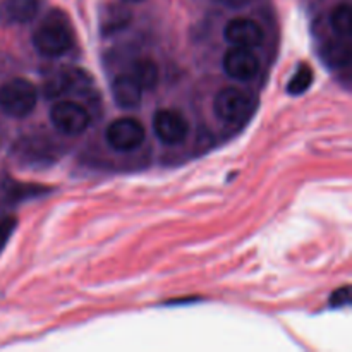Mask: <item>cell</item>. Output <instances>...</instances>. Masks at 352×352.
Masks as SVG:
<instances>
[{
	"instance_id": "7",
	"label": "cell",
	"mask_w": 352,
	"mask_h": 352,
	"mask_svg": "<svg viewBox=\"0 0 352 352\" xmlns=\"http://www.w3.org/2000/svg\"><path fill=\"white\" fill-rule=\"evenodd\" d=\"M223 71L237 81H250L260 71V60L251 48L232 47L223 55Z\"/></svg>"
},
{
	"instance_id": "5",
	"label": "cell",
	"mask_w": 352,
	"mask_h": 352,
	"mask_svg": "<svg viewBox=\"0 0 352 352\" xmlns=\"http://www.w3.org/2000/svg\"><path fill=\"white\" fill-rule=\"evenodd\" d=\"M251 109V98L239 88H222L213 100V110L220 120L227 124H237L248 116Z\"/></svg>"
},
{
	"instance_id": "3",
	"label": "cell",
	"mask_w": 352,
	"mask_h": 352,
	"mask_svg": "<svg viewBox=\"0 0 352 352\" xmlns=\"http://www.w3.org/2000/svg\"><path fill=\"white\" fill-rule=\"evenodd\" d=\"M50 120L57 131L67 134V136H76L88 129L91 124V116L81 103L64 100L52 107Z\"/></svg>"
},
{
	"instance_id": "1",
	"label": "cell",
	"mask_w": 352,
	"mask_h": 352,
	"mask_svg": "<svg viewBox=\"0 0 352 352\" xmlns=\"http://www.w3.org/2000/svg\"><path fill=\"white\" fill-rule=\"evenodd\" d=\"M74 43L71 24L65 14L54 10L48 14L33 33V47L43 57L54 58L64 55Z\"/></svg>"
},
{
	"instance_id": "15",
	"label": "cell",
	"mask_w": 352,
	"mask_h": 352,
	"mask_svg": "<svg viewBox=\"0 0 352 352\" xmlns=\"http://www.w3.org/2000/svg\"><path fill=\"white\" fill-rule=\"evenodd\" d=\"M330 26L337 36H351V6L339 3L330 14Z\"/></svg>"
},
{
	"instance_id": "2",
	"label": "cell",
	"mask_w": 352,
	"mask_h": 352,
	"mask_svg": "<svg viewBox=\"0 0 352 352\" xmlns=\"http://www.w3.org/2000/svg\"><path fill=\"white\" fill-rule=\"evenodd\" d=\"M38 102L36 86L24 78L9 79L0 86V110L14 119H24Z\"/></svg>"
},
{
	"instance_id": "20",
	"label": "cell",
	"mask_w": 352,
	"mask_h": 352,
	"mask_svg": "<svg viewBox=\"0 0 352 352\" xmlns=\"http://www.w3.org/2000/svg\"><path fill=\"white\" fill-rule=\"evenodd\" d=\"M122 2H126V3H140V2H143V0H122Z\"/></svg>"
},
{
	"instance_id": "19",
	"label": "cell",
	"mask_w": 352,
	"mask_h": 352,
	"mask_svg": "<svg viewBox=\"0 0 352 352\" xmlns=\"http://www.w3.org/2000/svg\"><path fill=\"white\" fill-rule=\"evenodd\" d=\"M217 2L222 3V6H227V7H244V6H248V3L256 2V0H217Z\"/></svg>"
},
{
	"instance_id": "11",
	"label": "cell",
	"mask_w": 352,
	"mask_h": 352,
	"mask_svg": "<svg viewBox=\"0 0 352 352\" xmlns=\"http://www.w3.org/2000/svg\"><path fill=\"white\" fill-rule=\"evenodd\" d=\"M81 71L78 69H60V71L54 72L50 78H47L43 85V93L47 98H57V96L65 95L71 91L72 88H79L81 82L88 81V76L79 78Z\"/></svg>"
},
{
	"instance_id": "17",
	"label": "cell",
	"mask_w": 352,
	"mask_h": 352,
	"mask_svg": "<svg viewBox=\"0 0 352 352\" xmlns=\"http://www.w3.org/2000/svg\"><path fill=\"white\" fill-rule=\"evenodd\" d=\"M17 222L16 219H10V217H6V219H0V253L3 251L6 244L9 243L10 236H12L14 229H16Z\"/></svg>"
},
{
	"instance_id": "12",
	"label": "cell",
	"mask_w": 352,
	"mask_h": 352,
	"mask_svg": "<svg viewBox=\"0 0 352 352\" xmlns=\"http://www.w3.org/2000/svg\"><path fill=\"white\" fill-rule=\"evenodd\" d=\"M320 55H322V58L330 67H347L351 62L349 38L337 36L325 41Z\"/></svg>"
},
{
	"instance_id": "6",
	"label": "cell",
	"mask_w": 352,
	"mask_h": 352,
	"mask_svg": "<svg viewBox=\"0 0 352 352\" xmlns=\"http://www.w3.org/2000/svg\"><path fill=\"white\" fill-rule=\"evenodd\" d=\"M153 131L162 143L179 144L188 138L189 124L177 110L162 109L153 117Z\"/></svg>"
},
{
	"instance_id": "8",
	"label": "cell",
	"mask_w": 352,
	"mask_h": 352,
	"mask_svg": "<svg viewBox=\"0 0 352 352\" xmlns=\"http://www.w3.org/2000/svg\"><path fill=\"white\" fill-rule=\"evenodd\" d=\"M223 36L234 47L254 48L258 45H261L265 33L260 24L254 19H250V17H236V19H230L226 24Z\"/></svg>"
},
{
	"instance_id": "16",
	"label": "cell",
	"mask_w": 352,
	"mask_h": 352,
	"mask_svg": "<svg viewBox=\"0 0 352 352\" xmlns=\"http://www.w3.org/2000/svg\"><path fill=\"white\" fill-rule=\"evenodd\" d=\"M311 82H313V69L309 67L308 64H301L298 71L294 72V76L291 78V81L287 82L289 95H302V93L311 86Z\"/></svg>"
},
{
	"instance_id": "9",
	"label": "cell",
	"mask_w": 352,
	"mask_h": 352,
	"mask_svg": "<svg viewBox=\"0 0 352 352\" xmlns=\"http://www.w3.org/2000/svg\"><path fill=\"white\" fill-rule=\"evenodd\" d=\"M41 0H0V24L21 26L28 24L40 14Z\"/></svg>"
},
{
	"instance_id": "4",
	"label": "cell",
	"mask_w": 352,
	"mask_h": 352,
	"mask_svg": "<svg viewBox=\"0 0 352 352\" xmlns=\"http://www.w3.org/2000/svg\"><path fill=\"white\" fill-rule=\"evenodd\" d=\"M107 143L117 151H133L138 146H141L146 138V129L143 124L133 117H122L107 127Z\"/></svg>"
},
{
	"instance_id": "13",
	"label": "cell",
	"mask_w": 352,
	"mask_h": 352,
	"mask_svg": "<svg viewBox=\"0 0 352 352\" xmlns=\"http://www.w3.org/2000/svg\"><path fill=\"white\" fill-rule=\"evenodd\" d=\"M131 21V10L122 3H109L100 16V30L103 34H112L124 30Z\"/></svg>"
},
{
	"instance_id": "10",
	"label": "cell",
	"mask_w": 352,
	"mask_h": 352,
	"mask_svg": "<svg viewBox=\"0 0 352 352\" xmlns=\"http://www.w3.org/2000/svg\"><path fill=\"white\" fill-rule=\"evenodd\" d=\"M143 91L140 82L133 78L131 72H124L119 74L112 82V96L116 103L122 109H136L140 107L141 98H143Z\"/></svg>"
},
{
	"instance_id": "18",
	"label": "cell",
	"mask_w": 352,
	"mask_h": 352,
	"mask_svg": "<svg viewBox=\"0 0 352 352\" xmlns=\"http://www.w3.org/2000/svg\"><path fill=\"white\" fill-rule=\"evenodd\" d=\"M351 302V287L349 285H344L339 287L332 296H330V306L332 308H346Z\"/></svg>"
},
{
	"instance_id": "14",
	"label": "cell",
	"mask_w": 352,
	"mask_h": 352,
	"mask_svg": "<svg viewBox=\"0 0 352 352\" xmlns=\"http://www.w3.org/2000/svg\"><path fill=\"white\" fill-rule=\"evenodd\" d=\"M129 72L140 82V86L143 89H153L158 85V79H160L158 65L151 58H136L133 62V67H131Z\"/></svg>"
}]
</instances>
